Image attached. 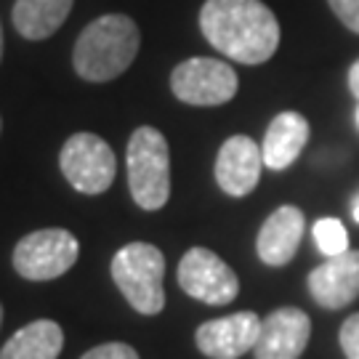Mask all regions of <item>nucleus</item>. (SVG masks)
<instances>
[{
    "instance_id": "obj_1",
    "label": "nucleus",
    "mask_w": 359,
    "mask_h": 359,
    "mask_svg": "<svg viewBox=\"0 0 359 359\" xmlns=\"http://www.w3.org/2000/svg\"><path fill=\"white\" fill-rule=\"evenodd\" d=\"M200 29L218 53L240 65H264L280 46V22L261 0H205Z\"/></svg>"
},
{
    "instance_id": "obj_2",
    "label": "nucleus",
    "mask_w": 359,
    "mask_h": 359,
    "mask_svg": "<svg viewBox=\"0 0 359 359\" xmlns=\"http://www.w3.org/2000/svg\"><path fill=\"white\" fill-rule=\"evenodd\" d=\"M142 46V32L126 13H107L90 22L75 43V72L90 83H107L123 75Z\"/></svg>"
},
{
    "instance_id": "obj_3",
    "label": "nucleus",
    "mask_w": 359,
    "mask_h": 359,
    "mask_svg": "<svg viewBox=\"0 0 359 359\" xmlns=\"http://www.w3.org/2000/svg\"><path fill=\"white\" fill-rule=\"evenodd\" d=\"M112 280L139 314H160L165 306V256L149 243H130L112 258Z\"/></svg>"
},
{
    "instance_id": "obj_4",
    "label": "nucleus",
    "mask_w": 359,
    "mask_h": 359,
    "mask_svg": "<svg viewBox=\"0 0 359 359\" xmlns=\"http://www.w3.org/2000/svg\"><path fill=\"white\" fill-rule=\"evenodd\" d=\"M128 187L144 210H160L170 197V149L157 128L144 126L130 136Z\"/></svg>"
},
{
    "instance_id": "obj_5",
    "label": "nucleus",
    "mask_w": 359,
    "mask_h": 359,
    "mask_svg": "<svg viewBox=\"0 0 359 359\" xmlns=\"http://www.w3.org/2000/svg\"><path fill=\"white\" fill-rule=\"evenodd\" d=\"M80 245L67 229H40L27 234L13 248V269L25 280L46 283L56 280L75 266Z\"/></svg>"
},
{
    "instance_id": "obj_6",
    "label": "nucleus",
    "mask_w": 359,
    "mask_h": 359,
    "mask_svg": "<svg viewBox=\"0 0 359 359\" xmlns=\"http://www.w3.org/2000/svg\"><path fill=\"white\" fill-rule=\"evenodd\" d=\"M65 179L83 194H102L112 187L117 160L112 147L96 133H75L59 154Z\"/></svg>"
},
{
    "instance_id": "obj_7",
    "label": "nucleus",
    "mask_w": 359,
    "mask_h": 359,
    "mask_svg": "<svg viewBox=\"0 0 359 359\" xmlns=\"http://www.w3.org/2000/svg\"><path fill=\"white\" fill-rule=\"evenodd\" d=\"M173 96L192 107H218L234 99L240 88L237 72L226 62L197 56L181 62L170 75Z\"/></svg>"
},
{
    "instance_id": "obj_8",
    "label": "nucleus",
    "mask_w": 359,
    "mask_h": 359,
    "mask_svg": "<svg viewBox=\"0 0 359 359\" xmlns=\"http://www.w3.org/2000/svg\"><path fill=\"white\" fill-rule=\"evenodd\" d=\"M179 285L187 295H192L210 306L231 304L240 293V280L221 256L208 248H192L179 264Z\"/></svg>"
},
{
    "instance_id": "obj_9",
    "label": "nucleus",
    "mask_w": 359,
    "mask_h": 359,
    "mask_svg": "<svg viewBox=\"0 0 359 359\" xmlns=\"http://www.w3.org/2000/svg\"><path fill=\"white\" fill-rule=\"evenodd\" d=\"M261 320L253 311H237L221 320L203 322L194 333L197 348L210 359H240L256 348Z\"/></svg>"
},
{
    "instance_id": "obj_10",
    "label": "nucleus",
    "mask_w": 359,
    "mask_h": 359,
    "mask_svg": "<svg viewBox=\"0 0 359 359\" xmlns=\"http://www.w3.org/2000/svg\"><path fill=\"white\" fill-rule=\"evenodd\" d=\"M311 320L306 311L293 306L274 309L266 320H261L256 359H298L309 346Z\"/></svg>"
},
{
    "instance_id": "obj_11",
    "label": "nucleus",
    "mask_w": 359,
    "mask_h": 359,
    "mask_svg": "<svg viewBox=\"0 0 359 359\" xmlns=\"http://www.w3.org/2000/svg\"><path fill=\"white\" fill-rule=\"evenodd\" d=\"M264 154L250 136H231L221 144L216 157L218 187L231 197H245L258 187Z\"/></svg>"
},
{
    "instance_id": "obj_12",
    "label": "nucleus",
    "mask_w": 359,
    "mask_h": 359,
    "mask_svg": "<svg viewBox=\"0 0 359 359\" xmlns=\"http://www.w3.org/2000/svg\"><path fill=\"white\" fill-rule=\"evenodd\" d=\"M309 293L322 309H344L359 298V250L348 248L309 274Z\"/></svg>"
},
{
    "instance_id": "obj_13",
    "label": "nucleus",
    "mask_w": 359,
    "mask_h": 359,
    "mask_svg": "<svg viewBox=\"0 0 359 359\" xmlns=\"http://www.w3.org/2000/svg\"><path fill=\"white\" fill-rule=\"evenodd\" d=\"M304 210L295 205H283L277 208L258 231L256 250L258 258L266 264V266H285L290 264L301 245L304 237Z\"/></svg>"
},
{
    "instance_id": "obj_14",
    "label": "nucleus",
    "mask_w": 359,
    "mask_h": 359,
    "mask_svg": "<svg viewBox=\"0 0 359 359\" xmlns=\"http://www.w3.org/2000/svg\"><path fill=\"white\" fill-rule=\"evenodd\" d=\"M309 142V123L298 112H280L269 123L261 154H264V165L271 170H285L298 160V154L304 152Z\"/></svg>"
},
{
    "instance_id": "obj_15",
    "label": "nucleus",
    "mask_w": 359,
    "mask_h": 359,
    "mask_svg": "<svg viewBox=\"0 0 359 359\" xmlns=\"http://www.w3.org/2000/svg\"><path fill=\"white\" fill-rule=\"evenodd\" d=\"M65 346V333L53 320H35L8 338L0 359H56Z\"/></svg>"
},
{
    "instance_id": "obj_16",
    "label": "nucleus",
    "mask_w": 359,
    "mask_h": 359,
    "mask_svg": "<svg viewBox=\"0 0 359 359\" xmlns=\"http://www.w3.org/2000/svg\"><path fill=\"white\" fill-rule=\"evenodd\" d=\"M72 0H16L13 27L27 40H46L67 22Z\"/></svg>"
},
{
    "instance_id": "obj_17",
    "label": "nucleus",
    "mask_w": 359,
    "mask_h": 359,
    "mask_svg": "<svg viewBox=\"0 0 359 359\" xmlns=\"http://www.w3.org/2000/svg\"><path fill=\"white\" fill-rule=\"evenodd\" d=\"M314 243L322 256H341L348 250V231L338 218H320L314 224Z\"/></svg>"
},
{
    "instance_id": "obj_18",
    "label": "nucleus",
    "mask_w": 359,
    "mask_h": 359,
    "mask_svg": "<svg viewBox=\"0 0 359 359\" xmlns=\"http://www.w3.org/2000/svg\"><path fill=\"white\" fill-rule=\"evenodd\" d=\"M338 341H341V348H344L346 359H359V314H351V317L341 325Z\"/></svg>"
},
{
    "instance_id": "obj_19",
    "label": "nucleus",
    "mask_w": 359,
    "mask_h": 359,
    "mask_svg": "<svg viewBox=\"0 0 359 359\" xmlns=\"http://www.w3.org/2000/svg\"><path fill=\"white\" fill-rule=\"evenodd\" d=\"M80 359H139V354L128 344H102V346L86 351Z\"/></svg>"
},
{
    "instance_id": "obj_20",
    "label": "nucleus",
    "mask_w": 359,
    "mask_h": 359,
    "mask_svg": "<svg viewBox=\"0 0 359 359\" xmlns=\"http://www.w3.org/2000/svg\"><path fill=\"white\" fill-rule=\"evenodd\" d=\"M341 25L359 35V0H327Z\"/></svg>"
},
{
    "instance_id": "obj_21",
    "label": "nucleus",
    "mask_w": 359,
    "mask_h": 359,
    "mask_svg": "<svg viewBox=\"0 0 359 359\" xmlns=\"http://www.w3.org/2000/svg\"><path fill=\"white\" fill-rule=\"evenodd\" d=\"M348 90H351V96L359 99V59L348 67Z\"/></svg>"
},
{
    "instance_id": "obj_22",
    "label": "nucleus",
    "mask_w": 359,
    "mask_h": 359,
    "mask_svg": "<svg viewBox=\"0 0 359 359\" xmlns=\"http://www.w3.org/2000/svg\"><path fill=\"white\" fill-rule=\"evenodd\" d=\"M351 216H354V221L359 224V197L354 200V208H351Z\"/></svg>"
},
{
    "instance_id": "obj_23",
    "label": "nucleus",
    "mask_w": 359,
    "mask_h": 359,
    "mask_svg": "<svg viewBox=\"0 0 359 359\" xmlns=\"http://www.w3.org/2000/svg\"><path fill=\"white\" fill-rule=\"evenodd\" d=\"M0 59H3V29H0Z\"/></svg>"
},
{
    "instance_id": "obj_24",
    "label": "nucleus",
    "mask_w": 359,
    "mask_h": 359,
    "mask_svg": "<svg viewBox=\"0 0 359 359\" xmlns=\"http://www.w3.org/2000/svg\"><path fill=\"white\" fill-rule=\"evenodd\" d=\"M0 322H3V306H0Z\"/></svg>"
},
{
    "instance_id": "obj_25",
    "label": "nucleus",
    "mask_w": 359,
    "mask_h": 359,
    "mask_svg": "<svg viewBox=\"0 0 359 359\" xmlns=\"http://www.w3.org/2000/svg\"><path fill=\"white\" fill-rule=\"evenodd\" d=\"M357 126H359V107H357Z\"/></svg>"
}]
</instances>
